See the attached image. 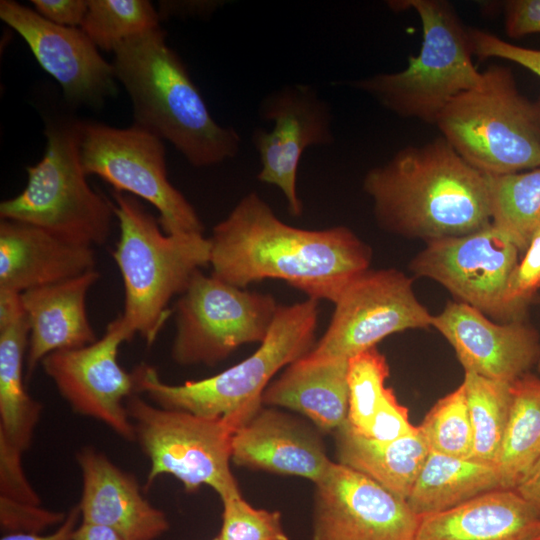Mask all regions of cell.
Returning <instances> with one entry per match:
<instances>
[{"mask_svg":"<svg viewBox=\"0 0 540 540\" xmlns=\"http://www.w3.org/2000/svg\"><path fill=\"white\" fill-rule=\"evenodd\" d=\"M540 540V539H539Z\"/></svg>","mask_w":540,"mask_h":540,"instance_id":"7dc6e473","label":"cell"},{"mask_svg":"<svg viewBox=\"0 0 540 540\" xmlns=\"http://www.w3.org/2000/svg\"><path fill=\"white\" fill-rule=\"evenodd\" d=\"M363 190L379 226L426 242L491 223L490 176L466 162L442 136L399 150L369 170Z\"/></svg>","mask_w":540,"mask_h":540,"instance_id":"7a4b0ae2","label":"cell"},{"mask_svg":"<svg viewBox=\"0 0 540 540\" xmlns=\"http://www.w3.org/2000/svg\"><path fill=\"white\" fill-rule=\"evenodd\" d=\"M22 451L0 439V490L3 497L40 505V498L22 468Z\"/></svg>","mask_w":540,"mask_h":540,"instance_id":"f35d334b","label":"cell"},{"mask_svg":"<svg viewBox=\"0 0 540 540\" xmlns=\"http://www.w3.org/2000/svg\"><path fill=\"white\" fill-rule=\"evenodd\" d=\"M388 5L417 13L423 32L420 51L399 72L375 74L351 85L400 117L435 125L454 98L483 81V72L472 61L469 28L446 1L402 0Z\"/></svg>","mask_w":540,"mask_h":540,"instance_id":"8992f818","label":"cell"},{"mask_svg":"<svg viewBox=\"0 0 540 540\" xmlns=\"http://www.w3.org/2000/svg\"><path fill=\"white\" fill-rule=\"evenodd\" d=\"M389 366L376 347L348 360L349 407L347 421L358 433L366 436L379 401L384 393Z\"/></svg>","mask_w":540,"mask_h":540,"instance_id":"d6a6232c","label":"cell"},{"mask_svg":"<svg viewBox=\"0 0 540 540\" xmlns=\"http://www.w3.org/2000/svg\"><path fill=\"white\" fill-rule=\"evenodd\" d=\"M472 167L501 176L540 166V98L522 95L512 71L493 64L482 83L454 98L436 124Z\"/></svg>","mask_w":540,"mask_h":540,"instance_id":"52a82bcc","label":"cell"},{"mask_svg":"<svg viewBox=\"0 0 540 540\" xmlns=\"http://www.w3.org/2000/svg\"><path fill=\"white\" fill-rule=\"evenodd\" d=\"M31 3L40 16L67 27H80L88 9L86 0H32Z\"/></svg>","mask_w":540,"mask_h":540,"instance_id":"60d3db41","label":"cell"},{"mask_svg":"<svg viewBox=\"0 0 540 540\" xmlns=\"http://www.w3.org/2000/svg\"><path fill=\"white\" fill-rule=\"evenodd\" d=\"M132 338L119 316L94 343L53 352L41 362L75 412L101 421L126 440L136 436L124 401L136 392L133 374L119 364L118 351Z\"/></svg>","mask_w":540,"mask_h":540,"instance_id":"9a60e30c","label":"cell"},{"mask_svg":"<svg viewBox=\"0 0 540 540\" xmlns=\"http://www.w3.org/2000/svg\"><path fill=\"white\" fill-rule=\"evenodd\" d=\"M431 327L453 347L465 372L485 378L513 383L540 359L538 335L522 320L497 323L456 300L432 315Z\"/></svg>","mask_w":540,"mask_h":540,"instance_id":"ac0fdd59","label":"cell"},{"mask_svg":"<svg viewBox=\"0 0 540 540\" xmlns=\"http://www.w3.org/2000/svg\"><path fill=\"white\" fill-rule=\"evenodd\" d=\"M80 516V509L77 506L69 511L65 520L49 535L24 533L4 534L0 540H72Z\"/></svg>","mask_w":540,"mask_h":540,"instance_id":"b9f144b4","label":"cell"},{"mask_svg":"<svg viewBox=\"0 0 540 540\" xmlns=\"http://www.w3.org/2000/svg\"><path fill=\"white\" fill-rule=\"evenodd\" d=\"M236 465L319 482L332 461L319 433L275 408H260L232 437Z\"/></svg>","mask_w":540,"mask_h":540,"instance_id":"d6986e66","label":"cell"},{"mask_svg":"<svg viewBox=\"0 0 540 540\" xmlns=\"http://www.w3.org/2000/svg\"><path fill=\"white\" fill-rule=\"evenodd\" d=\"M82 124L47 125L43 158L26 167L27 185L0 204V217L30 224L72 244L93 247L109 238L114 204L92 189L81 160Z\"/></svg>","mask_w":540,"mask_h":540,"instance_id":"ba28073f","label":"cell"},{"mask_svg":"<svg viewBox=\"0 0 540 540\" xmlns=\"http://www.w3.org/2000/svg\"><path fill=\"white\" fill-rule=\"evenodd\" d=\"M540 518L513 489L421 516L414 540H539Z\"/></svg>","mask_w":540,"mask_h":540,"instance_id":"603a6c76","label":"cell"},{"mask_svg":"<svg viewBox=\"0 0 540 540\" xmlns=\"http://www.w3.org/2000/svg\"><path fill=\"white\" fill-rule=\"evenodd\" d=\"M92 247L64 241L36 226L1 219L0 290L23 293L94 270Z\"/></svg>","mask_w":540,"mask_h":540,"instance_id":"44dd1931","label":"cell"},{"mask_svg":"<svg viewBox=\"0 0 540 540\" xmlns=\"http://www.w3.org/2000/svg\"><path fill=\"white\" fill-rule=\"evenodd\" d=\"M412 283L395 268L367 270L334 303L326 332L305 356L349 360L389 335L431 327L432 314L416 297Z\"/></svg>","mask_w":540,"mask_h":540,"instance_id":"7c38bea8","label":"cell"},{"mask_svg":"<svg viewBox=\"0 0 540 540\" xmlns=\"http://www.w3.org/2000/svg\"><path fill=\"white\" fill-rule=\"evenodd\" d=\"M29 333L27 317L0 328V439L22 452L30 446L42 411L24 386Z\"/></svg>","mask_w":540,"mask_h":540,"instance_id":"4316f807","label":"cell"},{"mask_svg":"<svg viewBox=\"0 0 540 540\" xmlns=\"http://www.w3.org/2000/svg\"><path fill=\"white\" fill-rule=\"evenodd\" d=\"M0 18L25 40L67 101L97 107L116 94L112 64L80 27L54 24L13 0L0 1Z\"/></svg>","mask_w":540,"mask_h":540,"instance_id":"e0dca14e","label":"cell"},{"mask_svg":"<svg viewBox=\"0 0 540 540\" xmlns=\"http://www.w3.org/2000/svg\"><path fill=\"white\" fill-rule=\"evenodd\" d=\"M278 307L270 294L198 270L175 306L172 358L180 365L212 366L243 344L262 343Z\"/></svg>","mask_w":540,"mask_h":540,"instance_id":"30bf717a","label":"cell"},{"mask_svg":"<svg viewBox=\"0 0 540 540\" xmlns=\"http://www.w3.org/2000/svg\"><path fill=\"white\" fill-rule=\"evenodd\" d=\"M416 430L417 426H413L409 420L408 409L398 402L393 390L386 387L366 437L390 442Z\"/></svg>","mask_w":540,"mask_h":540,"instance_id":"74e56055","label":"cell"},{"mask_svg":"<svg viewBox=\"0 0 540 540\" xmlns=\"http://www.w3.org/2000/svg\"><path fill=\"white\" fill-rule=\"evenodd\" d=\"M120 238L112 255L124 284L120 315L129 333L151 345L171 315L168 304L193 275L210 264L203 233L166 234L138 198L114 191Z\"/></svg>","mask_w":540,"mask_h":540,"instance_id":"277c9868","label":"cell"},{"mask_svg":"<svg viewBox=\"0 0 540 540\" xmlns=\"http://www.w3.org/2000/svg\"><path fill=\"white\" fill-rule=\"evenodd\" d=\"M136 440L150 460L145 489L162 475L178 479L187 492L201 485L224 499L241 494L230 469L232 437L247 420L203 417L154 406L137 394L125 401Z\"/></svg>","mask_w":540,"mask_h":540,"instance_id":"9c48e42d","label":"cell"},{"mask_svg":"<svg viewBox=\"0 0 540 540\" xmlns=\"http://www.w3.org/2000/svg\"><path fill=\"white\" fill-rule=\"evenodd\" d=\"M496 489H501V483L494 465L429 450L406 502L424 516Z\"/></svg>","mask_w":540,"mask_h":540,"instance_id":"484cf974","label":"cell"},{"mask_svg":"<svg viewBox=\"0 0 540 540\" xmlns=\"http://www.w3.org/2000/svg\"><path fill=\"white\" fill-rule=\"evenodd\" d=\"M540 288V229L510 276L506 302L513 320H522L528 303Z\"/></svg>","mask_w":540,"mask_h":540,"instance_id":"e575fe53","label":"cell"},{"mask_svg":"<svg viewBox=\"0 0 540 540\" xmlns=\"http://www.w3.org/2000/svg\"><path fill=\"white\" fill-rule=\"evenodd\" d=\"M212 540H219V538H218V536H217V537H215V538H214V539H212Z\"/></svg>","mask_w":540,"mask_h":540,"instance_id":"bcb514c9","label":"cell"},{"mask_svg":"<svg viewBox=\"0 0 540 540\" xmlns=\"http://www.w3.org/2000/svg\"><path fill=\"white\" fill-rule=\"evenodd\" d=\"M159 20L147 0H88L80 28L97 48L113 52L123 41L160 26Z\"/></svg>","mask_w":540,"mask_h":540,"instance_id":"4dcf8cb0","label":"cell"},{"mask_svg":"<svg viewBox=\"0 0 540 540\" xmlns=\"http://www.w3.org/2000/svg\"><path fill=\"white\" fill-rule=\"evenodd\" d=\"M520 251L492 223L459 236L435 239L410 262L416 277L431 279L465 303L501 322L514 321L506 302Z\"/></svg>","mask_w":540,"mask_h":540,"instance_id":"4fadbf2b","label":"cell"},{"mask_svg":"<svg viewBox=\"0 0 540 540\" xmlns=\"http://www.w3.org/2000/svg\"><path fill=\"white\" fill-rule=\"evenodd\" d=\"M491 223L521 252L540 229V166L490 176Z\"/></svg>","mask_w":540,"mask_h":540,"instance_id":"f1b7e54d","label":"cell"},{"mask_svg":"<svg viewBox=\"0 0 540 540\" xmlns=\"http://www.w3.org/2000/svg\"><path fill=\"white\" fill-rule=\"evenodd\" d=\"M99 277L91 270L21 293L30 328L26 360L29 375L47 355L98 340L88 319L86 297Z\"/></svg>","mask_w":540,"mask_h":540,"instance_id":"7402d4cb","label":"cell"},{"mask_svg":"<svg viewBox=\"0 0 540 540\" xmlns=\"http://www.w3.org/2000/svg\"><path fill=\"white\" fill-rule=\"evenodd\" d=\"M219 540H289L279 511L256 509L241 494L221 500Z\"/></svg>","mask_w":540,"mask_h":540,"instance_id":"836d02e7","label":"cell"},{"mask_svg":"<svg viewBox=\"0 0 540 540\" xmlns=\"http://www.w3.org/2000/svg\"><path fill=\"white\" fill-rule=\"evenodd\" d=\"M318 316L315 299L279 305L266 338L248 358L212 377L180 385L163 382L154 367L141 364L132 371L135 392L146 394L162 408L249 419L262 407V394L271 378L313 348Z\"/></svg>","mask_w":540,"mask_h":540,"instance_id":"5b68a950","label":"cell"},{"mask_svg":"<svg viewBox=\"0 0 540 540\" xmlns=\"http://www.w3.org/2000/svg\"><path fill=\"white\" fill-rule=\"evenodd\" d=\"M473 55L516 63L540 78V50L517 46L490 32L469 28Z\"/></svg>","mask_w":540,"mask_h":540,"instance_id":"8d00e7d4","label":"cell"},{"mask_svg":"<svg viewBox=\"0 0 540 540\" xmlns=\"http://www.w3.org/2000/svg\"><path fill=\"white\" fill-rule=\"evenodd\" d=\"M77 461L83 483L78 505L83 522L109 527L124 540H155L169 529L165 513L142 496L135 478L104 454L83 448Z\"/></svg>","mask_w":540,"mask_h":540,"instance_id":"ffe728a7","label":"cell"},{"mask_svg":"<svg viewBox=\"0 0 540 540\" xmlns=\"http://www.w3.org/2000/svg\"><path fill=\"white\" fill-rule=\"evenodd\" d=\"M538 369H539V371H540V359H539V361H538Z\"/></svg>","mask_w":540,"mask_h":540,"instance_id":"f6af8a7d","label":"cell"},{"mask_svg":"<svg viewBox=\"0 0 540 540\" xmlns=\"http://www.w3.org/2000/svg\"><path fill=\"white\" fill-rule=\"evenodd\" d=\"M461 384L473 429L471 458L495 466L509 417L512 383L465 372Z\"/></svg>","mask_w":540,"mask_h":540,"instance_id":"f546056e","label":"cell"},{"mask_svg":"<svg viewBox=\"0 0 540 540\" xmlns=\"http://www.w3.org/2000/svg\"><path fill=\"white\" fill-rule=\"evenodd\" d=\"M334 434L338 463L407 499L429 452L418 426L414 433L390 442L368 438L355 431L348 421Z\"/></svg>","mask_w":540,"mask_h":540,"instance_id":"d4e9b609","label":"cell"},{"mask_svg":"<svg viewBox=\"0 0 540 540\" xmlns=\"http://www.w3.org/2000/svg\"><path fill=\"white\" fill-rule=\"evenodd\" d=\"M212 275L238 288L280 279L335 303L370 269L372 252L351 229L307 230L280 220L257 193L245 195L212 231Z\"/></svg>","mask_w":540,"mask_h":540,"instance_id":"6da1fadb","label":"cell"},{"mask_svg":"<svg viewBox=\"0 0 540 540\" xmlns=\"http://www.w3.org/2000/svg\"><path fill=\"white\" fill-rule=\"evenodd\" d=\"M418 427L429 450L471 458L473 429L463 385L439 399Z\"/></svg>","mask_w":540,"mask_h":540,"instance_id":"1f68e13d","label":"cell"},{"mask_svg":"<svg viewBox=\"0 0 540 540\" xmlns=\"http://www.w3.org/2000/svg\"><path fill=\"white\" fill-rule=\"evenodd\" d=\"M258 113L272 122L273 128H258L252 135L261 164L257 178L279 188L289 213L300 216L303 204L296 187L298 165L308 147L334 142L331 107L313 86L295 83L268 93Z\"/></svg>","mask_w":540,"mask_h":540,"instance_id":"5bb4252c","label":"cell"},{"mask_svg":"<svg viewBox=\"0 0 540 540\" xmlns=\"http://www.w3.org/2000/svg\"><path fill=\"white\" fill-rule=\"evenodd\" d=\"M505 31L511 38L540 33V0L505 2Z\"/></svg>","mask_w":540,"mask_h":540,"instance_id":"ab89813d","label":"cell"},{"mask_svg":"<svg viewBox=\"0 0 540 540\" xmlns=\"http://www.w3.org/2000/svg\"><path fill=\"white\" fill-rule=\"evenodd\" d=\"M515 491L540 518V457L516 487Z\"/></svg>","mask_w":540,"mask_h":540,"instance_id":"7bdbcfd3","label":"cell"},{"mask_svg":"<svg viewBox=\"0 0 540 540\" xmlns=\"http://www.w3.org/2000/svg\"><path fill=\"white\" fill-rule=\"evenodd\" d=\"M113 53L114 75L130 96L134 125L170 142L195 167L237 156L239 133L213 119L160 26L123 41Z\"/></svg>","mask_w":540,"mask_h":540,"instance_id":"3957f363","label":"cell"},{"mask_svg":"<svg viewBox=\"0 0 540 540\" xmlns=\"http://www.w3.org/2000/svg\"><path fill=\"white\" fill-rule=\"evenodd\" d=\"M311 540H414L421 516L369 477L332 463L315 484Z\"/></svg>","mask_w":540,"mask_h":540,"instance_id":"2e32d148","label":"cell"},{"mask_svg":"<svg viewBox=\"0 0 540 540\" xmlns=\"http://www.w3.org/2000/svg\"><path fill=\"white\" fill-rule=\"evenodd\" d=\"M65 518L66 514L62 512L0 496V526L4 534H40L47 527L62 523Z\"/></svg>","mask_w":540,"mask_h":540,"instance_id":"d590c367","label":"cell"},{"mask_svg":"<svg viewBox=\"0 0 540 540\" xmlns=\"http://www.w3.org/2000/svg\"><path fill=\"white\" fill-rule=\"evenodd\" d=\"M81 160L87 175L153 205L166 234L203 233L196 210L168 179L163 140L155 134L134 124L121 129L83 122Z\"/></svg>","mask_w":540,"mask_h":540,"instance_id":"8fae6325","label":"cell"},{"mask_svg":"<svg viewBox=\"0 0 540 540\" xmlns=\"http://www.w3.org/2000/svg\"><path fill=\"white\" fill-rule=\"evenodd\" d=\"M509 417L495 463L501 489L515 490L540 457V378L524 374L511 385Z\"/></svg>","mask_w":540,"mask_h":540,"instance_id":"83f0119b","label":"cell"},{"mask_svg":"<svg viewBox=\"0 0 540 540\" xmlns=\"http://www.w3.org/2000/svg\"><path fill=\"white\" fill-rule=\"evenodd\" d=\"M348 360H313L305 355L287 366L262 394V404L285 407L309 418L323 431L347 421Z\"/></svg>","mask_w":540,"mask_h":540,"instance_id":"cb8c5ba5","label":"cell"},{"mask_svg":"<svg viewBox=\"0 0 540 540\" xmlns=\"http://www.w3.org/2000/svg\"><path fill=\"white\" fill-rule=\"evenodd\" d=\"M72 540H124L113 529L94 523L83 522L76 528Z\"/></svg>","mask_w":540,"mask_h":540,"instance_id":"ee69618b","label":"cell"}]
</instances>
